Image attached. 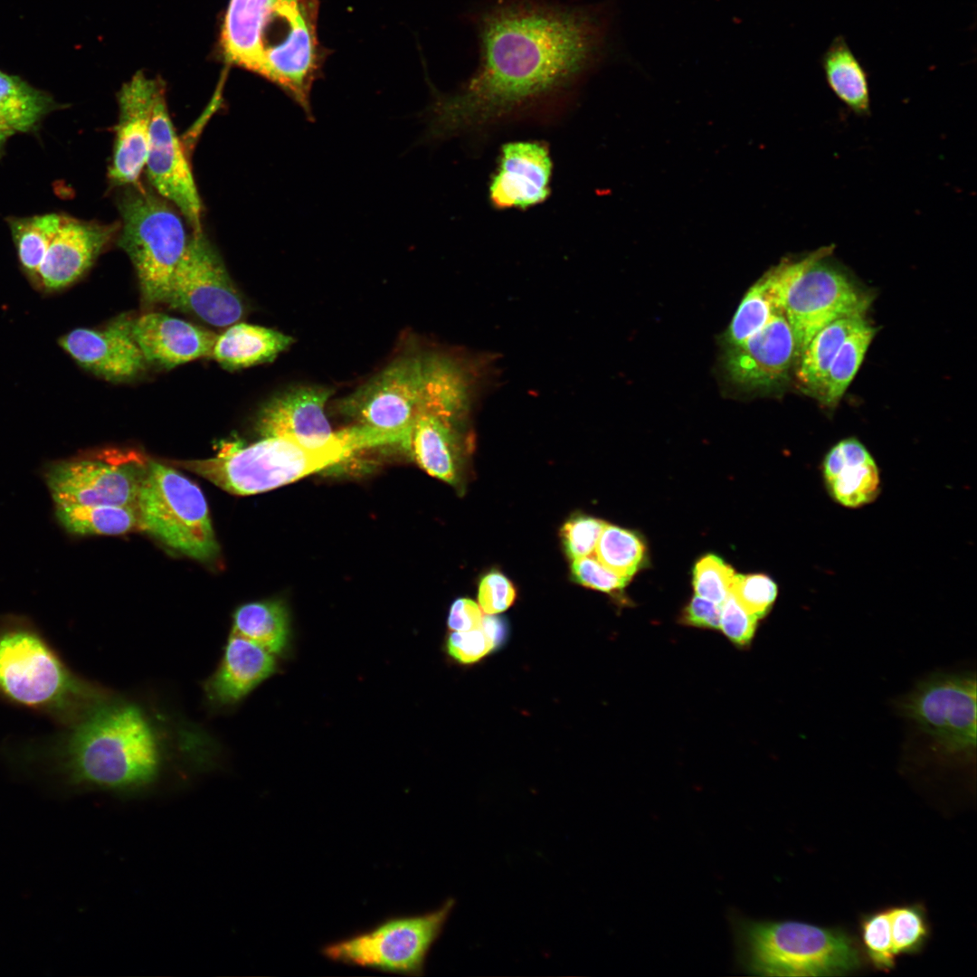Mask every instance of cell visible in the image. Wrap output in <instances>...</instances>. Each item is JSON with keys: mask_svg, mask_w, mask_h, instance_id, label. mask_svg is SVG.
I'll list each match as a JSON object with an SVG mask.
<instances>
[{"mask_svg": "<svg viewBox=\"0 0 977 977\" xmlns=\"http://www.w3.org/2000/svg\"><path fill=\"white\" fill-rule=\"evenodd\" d=\"M479 38L478 71L430 109L432 138L488 127L565 91L594 58L600 30L583 9L513 3L486 14Z\"/></svg>", "mask_w": 977, "mask_h": 977, "instance_id": "obj_1", "label": "cell"}, {"mask_svg": "<svg viewBox=\"0 0 977 977\" xmlns=\"http://www.w3.org/2000/svg\"><path fill=\"white\" fill-rule=\"evenodd\" d=\"M66 730L31 745L27 764L77 787L133 791L150 784L165 757L157 725L137 704L103 698Z\"/></svg>", "mask_w": 977, "mask_h": 977, "instance_id": "obj_2", "label": "cell"}, {"mask_svg": "<svg viewBox=\"0 0 977 977\" xmlns=\"http://www.w3.org/2000/svg\"><path fill=\"white\" fill-rule=\"evenodd\" d=\"M405 442L403 432L358 424L334 432L327 441L319 444L292 437H262L247 446L239 442L223 444L209 459L169 463L201 476L231 494L247 496L291 483L363 449L386 444L403 447Z\"/></svg>", "mask_w": 977, "mask_h": 977, "instance_id": "obj_3", "label": "cell"}, {"mask_svg": "<svg viewBox=\"0 0 977 977\" xmlns=\"http://www.w3.org/2000/svg\"><path fill=\"white\" fill-rule=\"evenodd\" d=\"M104 698L28 620L0 621V700L67 727Z\"/></svg>", "mask_w": 977, "mask_h": 977, "instance_id": "obj_4", "label": "cell"}, {"mask_svg": "<svg viewBox=\"0 0 977 977\" xmlns=\"http://www.w3.org/2000/svg\"><path fill=\"white\" fill-rule=\"evenodd\" d=\"M738 962L760 976H838L860 966L845 931L795 920L735 919Z\"/></svg>", "mask_w": 977, "mask_h": 977, "instance_id": "obj_5", "label": "cell"}, {"mask_svg": "<svg viewBox=\"0 0 977 977\" xmlns=\"http://www.w3.org/2000/svg\"><path fill=\"white\" fill-rule=\"evenodd\" d=\"M831 252L832 247H821L764 277L792 327L797 356L821 328L839 318L864 317L870 305L869 296L830 259Z\"/></svg>", "mask_w": 977, "mask_h": 977, "instance_id": "obj_6", "label": "cell"}, {"mask_svg": "<svg viewBox=\"0 0 977 977\" xmlns=\"http://www.w3.org/2000/svg\"><path fill=\"white\" fill-rule=\"evenodd\" d=\"M119 197V246L128 255L145 304L165 303L190 236L167 201L135 184Z\"/></svg>", "mask_w": 977, "mask_h": 977, "instance_id": "obj_7", "label": "cell"}, {"mask_svg": "<svg viewBox=\"0 0 977 977\" xmlns=\"http://www.w3.org/2000/svg\"><path fill=\"white\" fill-rule=\"evenodd\" d=\"M137 508L142 531L194 560L210 563L220 547L200 488L169 463L150 459Z\"/></svg>", "mask_w": 977, "mask_h": 977, "instance_id": "obj_8", "label": "cell"}, {"mask_svg": "<svg viewBox=\"0 0 977 977\" xmlns=\"http://www.w3.org/2000/svg\"><path fill=\"white\" fill-rule=\"evenodd\" d=\"M318 17L317 0H273L261 33L257 71L283 90L309 118L311 89L323 59Z\"/></svg>", "mask_w": 977, "mask_h": 977, "instance_id": "obj_9", "label": "cell"}, {"mask_svg": "<svg viewBox=\"0 0 977 977\" xmlns=\"http://www.w3.org/2000/svg\"><path fill=\"white\" fill-rule=\"evenodd\" d=\"M453 906L454 900L450 898L429 913L389 918L368 931L327 944L323 954L349 965L422 975L428 953Z\"/></svg>", "mask_w": 977, "mask_h": 977, "instance_id": "obj_10", "label": "cell"}, {"mask_svg": "<svg viewBox=\"0 0 977 977\" xmlns=\"http://www.w3.org/2000/svg\"><path fill=\"white\" fill-rule=\"evenodd\" d=\"M150 459L133 449H104L52 464L45 478L56 506L137 507Z\"/></svg>", "mask_w": 977, "mask_h": 977, "instance_id": "obj_11", "label": "cell"}, {"mask_svg": "<svg viewBox=\"0 0 977 977\" xmlns=\"http://www.w3.org/2000/svg\"><path fill=\"white\" fill-rule=\"evenodd\" d=\"M976 678L942 673L920 682L901 703L904 715L949 755L971 756L976 749Z\"/></svg>", "mask_w": 977, "mask_h": 977, "instance_id": "obj_12", "label": "cell"}, {"mask_svg": "<svg viewBox=\"0 0 977 977\" xmlns=\"http://www.w3.org/2000/svg\"><path fill=\"white\" fill-rule=\"evenodd\" d=\"M165 303L215 327L231 326L243 316L242 297L203 232L190 236Z\"/></svg>", "mask_w": 977, "mask_h": 977, "instance_id": "obj_13", "label": "cell"}, {"mask_svg": "<svg viewBox=\"0 0 977 977\" xmlns=\"http://www.w3.org/2000/svg\"><path fill=\"white\" fill-rule=\"evenodd\" d=\"M422 388V356H403L342 399L339 411L370 427L411 433Z\"/></svg>", "mask_w": 977, "mask_h": 977, "instance_id": "obj_14", "label": "cell"}, {"mask_svg": "<svg viewBox=\"0 0 977 977\" xmlns=\"http://www.w3.org/2000/svg\"><path fill=\"white\" fill-rule=\"evenodd\" d=\"M145 167L156 193L175 205L193 228V232H202V202L170 119L164 86L154 105Z\"/></svg>", "mask_w": 977, "mask_h": 977, "instance_id": "obj_15", "label": "cell"}, {"mask_svg": "<svg viewBox=\"0 0 977 977\" xmlns=\"http://www.w3.org/2000/svg\"><path fill=\"white\" fill-rule=\"evenodd\" d=\"M163 86L159 80L138 72L119 93V118L109 170L115 186L138 182L147 156L156 98Z\"/></svg>", "mask_w": 977, "mask_h": 977, "instance_id": "obj_16", "label": "cell"}, {"mask_svg": "<svg viewBox=\"0 0 977 977\" xmlns=\"http://www.w3.org/2000/svg\"><path fill=\"white\" fill-rule=\"evenodd\" d=\"M797 356V346L784 314L778 310L756 333L729 346L725 357L730 379L746 389H766L783 382Z\"/></svg>", "mask_w": 977, "mask_h": 977, "instance_id": "obj_17", "label": "cell"}, {"mask_svg": "<svg viewBox=\"0 0 977 977\" xmlns=\"http://www.w3.org/2000/svg\"><path fill=\"white\" fill-rule=\"evenodd\" d=\"M552 168L549 149L543 143L505 144L488 186L493 207L525 210L545 202L550 194Z\"/></svg>", "mask_w": 977, "mask_h": 977, "instance_id": "obj_18", "label": "cell"}, {"mask_svg": "<svg viewBox=\"0 0 977 977\" xmlns=\"http://www.w3.org/2000/svg\"><path fill=\"white\" fill-rule=\"evenodd\" d=\"M133 319L121 316L103 329L77 328L60 339L61 346L81 366L110 381L129 380L146 369L147 360L133 332Z\"/></svg>", "mask_w": 977, "mask_h": 977, "instance_id": "obj_19", "label": "cell"}, {"mask_svg": "<svg viewBox=\"0 0 977 977\" xmlns=\"http://www.w3.org/2000/svg\"><path fill=\"white\" fill-rule=\"evenodd\" d=\"M119 230L117 223L83 221L64 214L39 268L35 282L48 290L71 285L93 264Z\"/></svg>", "mask_w": 977, "mask_h": 977, "instance_id": "obj_20", "label": "cell"}, {"mask_svg": "<svg viewBox=\"0 0 977 977\" xmlns=\"http://www.w3.org/2000/svg\"><path fill=\"white\" fill-rule=\"evenodd\" d=\"M331 390L302 386L287 391L263 406L257 419L261 437H292L319 444L334 433L324 407Z\"/></svg>", "mask_w": 977, "mask_h": 977, "instance_id": "obj_21", "label": "cell"}, {"mask_svg": "<svg viewBox=\"0 0 977 977\" xmlns=\"http://www.w3.org/2000/svg\"><path fill=\"white\" fill-rule=\"evenodd\" d=\"M132 332L147 362L167 369L211 356L217 338L190 322L156 312L133 319Z\"/></svg>", "mask_w": 977, "mask_h": 977, "instance_id": "obj_22", "label": "cell"}, {"mask_svg": "<svg viewBox=\"0 0 977 977\" xmlns=\"http://www.w3.org/2000/svg\"><path fill=\"white\" fill-rule=\"evenodd\" d=\"M275 669L272 653L231 632L218 667L204 683L206 697L217 706H232L270 677Z\"/></svg>", "mask_w": 977, "mask_h": 977, "instance_id": "obj_23", "label": "cell"}, {"mask_svg": "<svg viewBox=\"0 0 977 977\" xmlns=\"http://www.w3.org/2000/svg\"><path fill=\"white\" fill-rule=\"evenodd\" d=\"M822 473L828 492L843 507H863L879 494L878 467L856 438L841 440L830 449L822 462Z\"/></svg>", "mask_w": 977, "mask_h": 977, "instance_id": "obj_24", "label": "cell"}, {"mask_svg": "<svg viewBox=\"0 0 977 977\" xmlns=\"http://www.w3.org/2000/svg\"><path fill=\"white\" fill-rule=\"evenodd\" d=\"M461 420L418 411L412 423L410 451L415 460L430 475L451 484L457 481L460 463Z\"/></svg>", "mask_w": 977, "mask_h": 977, "instance_id": "obj_25", "label": "cell"}, {"mask_svg": "<svg viewBox=\"0 0 977 977\" xmlns=\"http://www.w3.org/2000/svg\"><path fill=\"white\" fill-rule=\"evenodd\" d=\"M470 398L471 380L464 367L448 357L422 356V388L417 412L464 419Z\"/></svg>", "mask_w": 977, "mask_h": 977, "instance_id": "obj_26", "label": "cell"}, {"mask_svg": "<svg viewBox=\"0 0 977 977\" xmlns=\"http://www.w3.org/2000/svg\"><path fill=\"white\" fill-rule=\"evenodd\" d=\"M293 338L261 326L234 323L217 336L211 356L223 368L242 369L272 361Z\"/></svg>", "mask_w": 977, "mask_h": 977, "instance_id": "obj_27", "label": "cell"}, {"mask_svg": "<svg viewBox=\"0 0 977 977\" xmlns=\"http://www.w3.org/2000/svg\"><path fill=\"white\" fill-rule=\"evenodd\" d=\"M273 0H231L222 31L227 62L257 73L260 40L264 20Z\"/></svg>", "mask_w": 977, "mask_h": 977, "instance_id": "obj_28", "label": "cell"}, {"mask_svg": "<svg viewBox=\"0 0 977 977\" xmlns=\"http://www.w3.org/2000/svg\"><path fill=\"white\" fill-rule=\"evenodd\" d=\"M58 108L52 95L0 71V119L14 133L36 129Z\"/></svg>", "mask_w": 977, "mask_h": 977, "instance_id": "obj_29", "label": "cell"}, {"mask_svg": "<svg viewBox=\"0 0 977 977\" xmlns=\"http://www.w3.org/2000/svg\"><path fill=\"white\" fill-rule=\"evenodd\" d=\"M828 85L849 109L867 115L870 99L868 77L863 67L842 37H837L822 57Z\"/></svg>", "mask_w": 977, "mask_h": 977, "instance_id": "obj_30", "label": "cell"}, {"mask_svg": "<svg viewBox=\"0 0 977 977\" xmlns=\"http://www.w3.org/2000/svg\"><path fill=\"white\" fill-rule=\"evenodd\" d=\"M289 632L288 612L280 601L247 602L232 613V633L257 643L273 655L285 650Z\"/></svg>", "mask_w": 977, "mask_h": 977, "instance_id": "obj_31", "label": "cell"}, {"mask_svg": "<svg viewBox=\"0 0 977 977\" xmlns=\"http://www.w3.org/2000/svg\"><path fill=\"white\" fill-rule=\"evenodd\" d=\"M60 523L75 535L119 536L142 531L137 507L56 506Z\"/></svg>", "mask_w": 977, "mask_h": 977, "instance_id": "obj_32", "label": "cell"}, {"mask_svg": "<svg viewBox=\"0 0 977 977\" xmlns=\"http://www.w3.org/2000/svg\"><path fill=\"white\" fill-rule=\"evenodd\" d=\"M864 317L843 318L818 331L800 356L797 376L809 391L820 393L829 367L840 345Z\"/></svg>", "mask_w": 977, "mask_h": 977, "instance_id": "obj_33", "label": "cell"}, {"mask_svg": "<svg viewBox=\"0 0 977 977\" xmlns=\"http://www.w3.org/2000/svg\"><path fill=\"white\" fill-rule=\"evenodd\" d=\"M876 328L864 318L846 337L829 367L820 398L827 407H835L855 377Z\"/></svg>", "mask_w": 977, "mask_h": 977, "instance_id": "obj_34", "label": "cell"}, {"mask_svg": "<svg viewBox=\"0 0 977 977\" xmlns=\"http://www.w3.org/2000/svg\"><path fill=\"white\" fill-rule=\"evenodd\" d=\"M63 217V213H48L7 218L23 270L33 281L36 280L39 268Z\"/></svg>", "mask_w": 977, "mask_h": 977, "instance_id": "obj_35", "label": "cell"}, {"mask_svg": "<svg viewBox=\"0 0 977 977\" xmlns=\"http://www.w3.org/2000/svg\"><path fill=\"white\" fill-rule=\"evenodd\" d=\"M646 548L633 531L605 524L596 544L595 557L613 573L631 578L644 564Z\"/></svg>", "mask_w": 977, "mask_h": 977, "instance_id": "obj_36", "label": "cell"}, {"mask_svg": "<svg viewBox=\"0 0 977 977\" xmlns=\"http://www.w3.org/2000/svg\"><path fill=\"white\" fill-rule=\"evenodd\" d=\"M764 278L742 299L726 333L729 346L745 341L760 330L778 311ZM781 311V310H780Z\"/></svg>", "mask_w": 977, "mask_h": 977, "instance_id": "obj_37", "label": "cell"}, {"mask_svg": "<svg viewBox=\"0 0 977 977\" xmlns=\"http://www.w3.org/2000/svg\"><path fill=\"white\" fill-rule=\"evenodd\" d=\"M893 949L896 956L920 953L930 936L925 907L919 904L888 908Z\"/></svg>", "mask_w": 977, "mask_h": 977, "instance_id": "obj_38", "label": "cell"}, {"mask_svg": "<svg viewBox=\"0 0 977 977\" xmlns=\"http://www.w3.org/2000/svg\"><path fill=\"white\" fill-rule=\"evenodd\" d=\"M859 933L864 952L870 963L879 971L889 972L896 965L888 909L862 916Z\"/></svg>", "mask_w": 977, "mask_h": 977, "instance_id": "obj_39", "label": "cell"}, {"mask_svg": "<svg viewBox=\"0 0 977 977\" xmlns=\"http://www.w3.org/2000/svg\"><path fill=\"white\" fill-rule=\"evenodd\" d=\"M735 573L723 559L715 555L700 558L693 571V586L697 595L718 604L730 594Z\"/></svg>", "mask_w": 977, "mask_h": 977, "instance_id": "obj_40", "label": "cell"}, {"mask_svg": "<svg viewBox=\"0 0 977 977\" xmlns=\"http://www.w3.org/2000/svg\"><path fill=\"white\" fill-rule=\"evenodd\" d=\"M777 585L763 574L735 575L730 593L758 620L764 617L777 597Z\"/></svg>", "mask_w": 977, "mask_h": 977, "instance_id": "obj_41", "label": "cell"}, {"mask_svg": "<svg viewBox=\"0 0 977 977\" xmlns=\"http://www.w3.org/2000/svg\"><path fill=\"white\" fill-rule=\"evenodd\" d=\"M606 523L591 517L578 516L568 520L561 530L567 555L574 559L592 555Z\"/></svg>", "mask_w": 977, "mask_h": 977, "instance_id": "obj_42", "label": "cell"}, {"mask_svg": "<svg viewBox=\"0 0 977 977\" xmlns=\"http://www.w3.org/2000/svg\"><path fill=\"white\" fill-rule=\"evenodd\" d=\"M757 621L731 593L721 604L719 630L738 647H745L752 642Z\"/></svg>", "mask_w": 977, "mask_h": 977, "instance_id": "obj_43", "label": "cell"}, {"mask_svg": "<svg viewBox=\"0 0 977 977\" xmlns=\"http://www.w3.org/2000/svg\"><path fill=\"white\" fill-rule=\"evenodd\" d=\"M572 574L578 583L604 593L621 590L631 580L613 573L592 555L574 559Z\"/></svg>", "mask_w": 977, "mask_h": 977, "instance_id": "obj_44", "label": "cell"}, {"mask_svg": "<svg viewBox=\"0 0 977 977\" xmlns=\"http://www.w3.org/2000/svg\"><path fill=\"white\" fill-rule=\"evenodd\" d=\"M496 640L482 628L452 632L447 641L451 657L462 664L474 663L498 647Z\"/></svg>", "mask_w": 977, "mask_h": 977, "instance_id": "obj_45", "label": "cell"}, {"mask_svg": "<svg viewBox=\"0 0 977 977\" xmlns=\"http://www.w3.org/2000/svg\"><path fill=\"white\" fill-rule=\"evenodd\" d=\"M516 597L511 582L498 572L488 574L479 586V603L487 614H498L508 609Z\"/></svg>", "mask_w": 977, "mask_h": 977, "instance_id": "obj_46", "label": "cell"}, {"mask_svg": "<svg viewBox=\"0 0 977 977\" xmlns=\"http://www.w3.org/2000/svg\"><path fill=\"white\" fill-rule=\"evenodd\" d=\"M721 604L698 595L694 596L680 615L682 624L700 629H719Z\"/></svg>", "mask_w": 977, "mask_h": 977, "instance_id": "obj_47", "label": "cell"}, {"mask_svg": "<svg viewBox=\"0 0 977 977\" xmlns=\"http://www.w3.org/2000/svg\"><path fill=\"white\" fill-rule=\"evenodd\" d=\"M484 616L482 610L474 601L467 598L458 599L451 607L448 626L454 631H467L481 627Z\"/></svg>", "mask_w": 977, "mask_h": 977, "instance_id": "obj_48", "label": "cell"}, {"mask_svg": "<svg viewBox=\"0 0 977 977\" xmlns=\"http://www.w3.org/2000/svg\"><path fill=\"white\" fill-rule=\"evenodd\" d=\"M14 133L0 119V158L2 157L6 142Z\"/></svg>", "mask_w": 977, "mask_h": 977, "instance_id": "obj_49", "label": "cell"}]
</instances>
